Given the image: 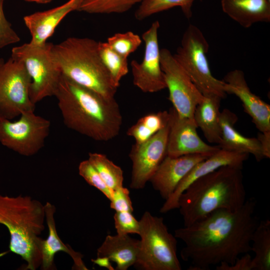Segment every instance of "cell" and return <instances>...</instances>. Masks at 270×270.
<instances>
[{"mask_svg": "<svg viewBox=\"0 0 270 270\" xmlns=\"http://www.w3.org/2000/svg\"><path fill=\"white\" fill-rule=\"evenodd\" d=\"M54 96L70 129L100 142L111 140L120 133L122 118L115 98H106L62 74Z\"/></svg>", "mask_w": 270, "mask_h": 270, "instance_id": "cell-2", "label": "cell"}, {"mask_svg": "<svg viewBox=\"0 0 270 270\" xmlns=\"http://www.w3.org/2000/svg\"><path fill=\"white\" fill-rule=\"evenodd\" d=\"M78 170L79 174L87 183L100 191L110 200H111L113 190L106 186L88 159L80 163Z\"/></svg>", "mask_w": 270, "mask_h": 270, "instance_id": "cell-31", "label": "cell"}, {"mask_svg": "<svg viewBox=\"0 0 270 270\" xmlns=\"http://www.w3.org/2000/svg\"><path fill=\"white\" fill-rule=\"evenodd\" d=\"M258 139L260 144L265 158H270V132H260Z\"/></svg>", "mask_w": 270, "mask_h": 270, "instance_id": "cell-36", "label": "cell"}, {"mask_svg": "<svg viewBox=\"0 0 270 270\" xmlns=\"http://www.w3.org/2000/svg\"><path fill=\"white\" fill-rule=\"evenodd\" d=\"M28 2H36L40 4H46L50 2L52 0H24Z\"/></svg>", "mask_w": 270, "mask_h": 270, "instance_id": "cell-38", "label": "cell"}, {"mask_svg": "<svg viewBox=\"0 0 270 270\" xmlns=\"http://www.w3.org/2000/svg\"><path fill=\"white\" fill-rule=\"evenodd\" d=\"M253 270H270V220L260 222L255 229L251 242Z\"/></svg>", "mask_w": 270, "mask_h": 270, "instance_id": "cell-24", "label": "cell"}, {"mask_svg": "<svg viewBox=\"0 0 270 270\" xmlns=\"http://www.w3.org/2000/svg\"><path fill=\"white\" fill-rule=\"evenodd\" d=\"M106 42L116 52L128 58L140 46L142 39L138 34L128 31L116 33L108 38Z\"/></svg>", "mask_w": 270, "mask_h": 270, "instance_id": "cell-30", "label": "cell"}, {"mask_svg": "<svg viewBox=\"0 0 270 270\" xmlns=\"http://www.w3.org/2000/svg\"><path fill=\"white\" fill-rule=\"evenodd\" d=\"M130 212H116L114 216L118 234H139L140 222Z\"/></svg>", "mask_w": 270, "mask_h": 270, "instance_id": "cell-32", "label": "cell"}, {"mask_svg": "<svg viewBox=\"0 0 270 270\" xmlns=\"http://www.w3.org/2000/svg\"><path fill=\"white\" fill-rule=\"evenodd\" d=\"M252 256L250 252L240 256L232 264L222 262L216 266V270H253Z\"/></svg>", "mask_w": 270, "mask_h": 270, "instance_id": "cell-35", "label": "cell"}, {"mask_svg": "<svg viewBox=\"0 0 270 270\" xmlns=\"http://www.w3.org/2000/svg\"><path fill=\"white\" fill-rule=\"evenodd\" d=\"M140 222V248L134 266L140 270H181L177 240L164 218L145 212Z\"/></svg>", "mask_w": 270, "mask_h": 270, "instance_id": "cell-6", "label": "cell"}, {"mask_svg": "<svg viewBox=\"0 0 270 270\" xmlns=\"http://www.w3.org/2000/svg\"><path fill=\"white\" fill-rule=\"evenodd\" d=\"M208 156L200 154L176 157L166 156L149 182L166 200L194 166Z\"/></svg>", "mask_w": 270, "mask_h": 270, "instance_id": "cell-17", "label": "cell"}, {"mask_svg": "<svg viewBox=\"0 0 270 270\" xmlns=\"http://www.w3.org/2000/svg\"><path fill=\"white\" fill-rule=\"evenodd\" d=\"M12 122L0 116V143L26 156L37 154L44 146L49 134L50 122L34 111L22 114Z\"/></svg>", "mask_w": 270, "mask_h": 270, "instance_id": "cell-9", "label": "cell"}, {"mask_svg": "<svg viewBox=\"0 0 270 270\" xmlns=\"http://www.w3.org/2000/svg\"><path fill=\"white\" fill-rule=\"evenodd\" d=\"M92 261L96 264L106 268L109 270H114L110 262V260L106 257H97L96 259L92 260Z\"/></svg>", "mask_w": 270, "mask_h": 270, "instance_id": "cell-37", "label": "cell"}, {"mask_svg": "<svg viewBox=\"0 0 270 270\" xmlns=\"http://www.w3.org/2000/svg\"><path fill=\"white\" fill-rule=\"evenodd\" d=\"M242 168L222 166L191 184L178 200L184 226L218 210H236L241 208L246 200Z\"/></svg>", "mask_w": 270, "mask_h": 270, "instance_id": "cell-3", "label": "cell"}, {"mask_svg": "<svg viewBox=\"0 0 270 270\" xmlns=\"http://www.w3.org/2000/svg\"><path fill=\"white\" fill-rule=\"evenodd\" d=\"M168 111H160L146 114L140 118L127 130L128 136L134 138L136 143L144 142L168 123Z\"/></svg>", "mask_w": 270, "mask_h": 270, "instance_id": "cell-25", "label": "cell"}, {"mask_svg": "<svg viewBox=\"0 0 270 270\" xmlns=\"http://www.w3.org/2000/svg\"><path fill=\"white\" fill-rule=\"evenodd\" d=\"M52 51L63 76L108 98L117 90L98 51V42L70 37L53 44Z\"/></svg>", "mask_w": 270, "mask_h": 270, "instance_id": "cell-5", "label": "cell"}, {"mask_svg": "<svg viewBox=\"0 0 270 270\" xmlns=\"http://www.w3.org/2000/svg\"><path fill=\"white\" fill-rule=\"evenodd\" d=\"M222 98L218 96H204L203 100L196 106L194 119L207 140L219 144L221 140L220 110Z\"/></svg>", "mask_w": 270, "mask_h": 270, "instance_id": "cell-23", "label": "cell"}, {"mask_svg": "<svg viewBox=\"0 0 270 270\" xmlns=\"http://www.w3.org/2000/svg\"><path fill=\"white\" fill-rule=\"evenodd\" d=\"M4 0H0V50L20 41V38L6 18L3 10Z\"/></svg>", "mask_w": 270, "mask_h": 270, "instance_id": "cell-33", "label": "cell"}, {"mask_svg": "<svg viewBox=\"0 0 270 270\" xmlns=\"http://www.w3.org/2000/svg\"><path fill=\"white\" fill-rule=\"evenodd\" d=\"M168 112L170 130L166 156L176 157L200 154L210 156L220 149L218 145H210L201 139L194 118L180 116L173 107Z\"/></svg>", "mask_w": 270, "mask_h": 270, "instance_id": "cell-14", "label": "cell"}, {"mask_svg": "<svg viewBox=\"0 0 270 270\" xmlns=\"http://www.w3.org/2000/svg\"><path fill=\"white\" fill-rule=\"evenodd\" d=\"M195 0H144L134 13L135 18L143 20L150 16L178 6L184 14L190 19L192 14V6Z\"/></svg>", "mask_w": 270, "mask_h": 270, "instance_id": "cell-28", "label": "cell"}, {"mask_svg": "<svg viewBox=\"0 0 270 270\" xmlns=\"http://www.w3.org/2000/svg\"><path fill=\"white\" fill-rule=\"evenodd\" d=\"M83 0H76V10H78V8L80 5V4H81V2H82Z\"/></svg>", "mask_w": 270, "mask_h": 270, "instance_id": "cell-39", "label": "cell"}, {"mask_svg": "<svg viewBox=\"0 0 270 270\" xmlns=\"http://www.w3.org/2000/svg\"><path fill=\"white\" fill-rule=\"evenodd\" d=\"M236 115L228 109L221 112L220 148L239 153L252 154L258 162L265 158L260 141L256 138H248L238 132L234 126Z\"/></svg>", "mask_w": 270, "mask_h": 270, "instance_id": "cell-19", "label": "cell"}, {"mask_svg": "<svg viewBox=\"0 0 270 270\" xmlns=\"http://www.w3.org/2000/svg\"><path fill=\"white\" fill-rule=\"evenodd\" d=\"M169 122L146 141L132 146L129 157L132 162L130 186L134 190L144 188L166 156Z\"/></svg>", "mask_w": 270, "mask_h": 270, "instance_id": "cell-12", "label": "cell"}, {"mask_svg": "<svg viewBox=\"0 0 270 270\" xmlns=\"http://www.w3.org/2000/svg\"><path fill=\"white\" fill-rule=\"evenodd\" d=\"M74 10H76V0H69L52 9L25 16L24 20L32 38L30 42L35 44L46 43L62 20Z\"/></svg>", "mask_w": 270, "mask_h": 270, "instance_id": "cell-20", "label": "cell"}, {"mask_svg": "<svg viewBox=\"0 0 270 270\" xmlns=\"http://www.w3.org/2000/svg\"><path fill=\"white\" fill-rule=\"evenodd\" d=\"M98 51L114 86L118 88L122 78L128 72V58L114 50L106 42H98Z\"/></svg>", "mask_w": 270, "mask_h": 270, "instance_id": "cell-26", "label": "cell"}, {"mask_svg": "<svg viewBox=\"0 0 270 270\" xmlns=\"http://www.w3.org/2000/svg\"><path fill=\"white\" fill-rule=\"evenodd\" d=\"M30 77L24 64L10 57L0 58V116L10 120L34 111L30 98Z\"/></svg>", "mask_w": 270, "mask_h": 270, "instance_id": "cell-10", "label": "cell"}, {"mask_svg": "<svg viewBox=\"0 0 270 270\" xmlns=\"http://www.w3.org/2000/svg\"><path fill=\"white\" fill-rule=\"evenodd\" d=\"M44 205L28 196L0 194V224L10 235V250L20 256L26 270H36L42 264L40 236L44 228Z\"/></svg>", "mask_w": 270, "mask_h": 270, "instance_id": "cell-4", "label": "cell"}, {"mask_svg": "<svg viewBox=\"0 0 270 270\" xmlns=\"http://www.w3.org/2000/svg\"><path fill=\"white\" fill-rule=\"evenodd\" d=\"M144 0H83L78 10L89 14H109L126 12Z\"/></svg>", "mask_w": 270, "mask_h": 270, "instance_id": "cell-29", "label": "cell"}, {"mask_svg": "<svg viewBox=\"0 0 270 270\" xmlns=\"http://www.w3.org/2000/svg\"><path fill=\"white\" fill-rule=\"evenodd\" d=\"M249 154L220 148L206 158L198 163L182 180L172 194L165 200L160 209L161 213H166L178 208V200L180 194L194 182L224 166L242 168Z\"/></svg>", "mask_w": 270, "mask_h": 270, "instance_id": "cell-16", "label": "cell"}, {"mask_svg": "<svg viewBox=\"0 0 270 270\" xmlns=\"http://www.w3.org/2000/svg\"><path fill=\"white\" fill-rule=\"evenodd\" d=\"M222 80L225 92L234 94L240 100L244 112L258 130L270 132V106L252 92L244 72L238 69L231 70Z\"/></svg>", "mask_w": 270, "mask_h": 270, "instance_id": "cell-15", "label": "cell"}, {"mask_svg": "<svg viewBox=\"0 0 270 270\" xmlns=\"http://www.w3.org/2000/svg\"><path fill=\"white\" fill-rule=\"evenodd\" d=\"M88 160L110 189L114 190L123 186L124 178L122 170L105 154L90 152Z\"/></svg>", "mask_w": 270, "mask_h": 270, "instance_id": "cell-27", "label": "cell"}, {"mask_svg": "<svg viewBox=\"0 0 270 270\" xmlns=\"http://www.w3.org/2000/svg\"><path fill=\"white\" fill-rule=\"evenodd\" d=\"M222 11L245 28L270 22V0H221Z\"/></svg>", "mask_w": 270, "mask_h": 270, "instance_id": "cell-22", "label": "cell"}, {"mask_svg": "<svg viewBox=\"0 0 270 270\" xmlns=\"http://www.w3.org/2000/svg\"><path fill=\"white\" fill-rule=\"evenodd\" d=\"M53 44L30 42L14 47L11 56L22 62L30 77V98L32 104L54 96L62 75L53 55Z\"/></svg>", "mask_w": 270, "mask_h": 270, "instance_id": "cell-8", "label": "cell"}, {"mask_svg": "<svg viewBox=\"0 0 270 270\" xmlns=\"http://www.w3.org/2000/svg\"><path fill=\"white\" fill-rule=\"evenodd\" d=\"M160 26L159 22L154 21L142 34L145 46L144 58L140 62L132 60L130 63L133 84L144 92H156L166 88L158 42Z\"/></svg>", "mask_w": 270, "mask_h": 270, "instance_id": "cell-13", "label": "cell"}, {"mask_svg": "<svg viewBox=\"0 0 270 270\" xmlns=\"http://www.w3.org/2000/svg\"><path fill=\"white\" fill-rule=\"evenodd\" d=\"M110 207L116 212H132L134 209L130 191L123 186L113 190L110 200Z\"/></svg>", "mask_w": 270, "mask_h": 270, "instance_id": "cell-34", "label": "cell"}, {"mask_svg": "<svg viewBox=\"0 0 270 270\" xmlns=\"http://www.w3.org/2000/svg\"><path fill=\"white\" fill-rule=\"evenodd\" d=\"M257 201L246 199L236 210H216L188 226L178 228L174 236L185 244L180 256L189 262L188 270H207L222 262L233 264L251 252L253 233L259 222Z\"/></svg>", "mask_w": 270, "mask_h": 270, "instance_id": "cell-1", "label": "cell"}, {"mask_svg": "<svg viewBox=\"0 0 270 270\" xmlns=\"http://www.w3.org/2000/svg\"><path fill=\"white\" fill-rule=\"evenodd\" d=\"M140 240L128 234L108 235L98 248L97 257H106L116 263V270H127L135 264Z\"/></svg>", "mask_w": 270, "mask_h": 270, "instance_id": "cell-21", "label": "cell"}, {"mask_svg": "<svg viewBox=\"0 0 270 270\" xmlns=\"http://www.w3.org/2000/svg\"><path fill=\"white\" fill-rule=\"evenodd\" d=\"M208 48L202 32L196 26L190 24L174 56L204 96L214 94L222 99L226 96L224 82L216 78L211 72L206 58Z\"/></svg>", "mask_w": 270, "mask_h": 270, "instance_id": "cell-7", "label": "cell"}, {"mask_svg": "<svg viewBox=\"0 0 270 270\" xmlns=\"http://www.w3.org/2000/svg\"><path fill=\"white\" fill-rule=\"evenodd\" d=\"M160 58L168 99L173 108L180 116L194 118L195 108L204 96L168 50H160Z\"/></svg>", "mask_w": 270, "mask_h": 270, "instance_id": "cell-11", "label": "cell"}, {"mask_svg": "<svg viewBox=\"0 0 270 270\" xmlns=\"http://www.w3.org/2000/svg\"><path fill=\"white\" fill-rule=\"evenodd\" d=\"M56 207L49 202L44 204L45 219L48 230V234L46 240H42L40 244L42 270H52L54 268V258L56 254L60 252H64L72 258L74 268L77 270H88L82 258L83 256L74 251L70 245L64 243L59 237L54 220Z\"/></svg>", "mask_w": 270, "mask_h": 270, "instance_id": "cell-18", "label": "cell"}]
</instances>
